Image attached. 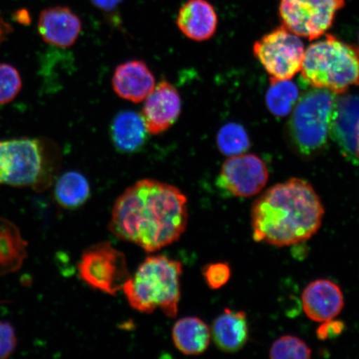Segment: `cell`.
<instances>
[{
    "mask_svg": "<svg viewBox=\"0 0 359 359\" xmlns=\"http://www.w3.org/2000/svg\"><path fill=\"white\" fill-rule=\"evenodd\" d=\"M187 197L170 184L144 179L116 201L109 224L118 239L156 252L177 241L185 232Z\"/></svg>",
    "mask_w": 359,
    "mask_h": 359,
    "instance_id": "1",
    "label": "cell"
},
{
    "mask_svg": "<svg viewBox=\"0 0 359 359\" xmlns=\"http://www.w3.org/2000/svg\"><path fill=\"white\" fill-rule=\"evenodd\" d=\"M324 215V205L311 184L290 179L269 188L254 202V240L277 247L302 243L320 230Z\"/></svg>",
    "mask_w": 359,
    "mask_h": 359,
    "instance_id": "2",
    "label": "cell"
},
{
    "mask_svg": "<svg viewBox=\"0 0 359 359\" xmlns=\"http://www.w3.org/2000/svg\"><path fill=\"white\" fill-rule=\"evenodd\" d=\"M182 272L177 260L160 255L148 257L123 286L130 306L145 313L161 309L165 316L176 318Z\"/></svg>",
    "mask_w": 359,
    "mask_h": 359,
    "instance_id": "3",
    "label": "cell"
},
{
    "mask_svg": "<svg viewBox=\"0 0 359 359\" xmlns=\"http://www.w3.org/2000/svg\"><path fill=\"white\" fill-rule=\"evenodd\" d=\"M57 156L55 147L40 139L0 141V185L44 191L55 178Z\"/></svg>",
    "mask_w": 359,
    "mask_h": 359,
    "instance_id": "4",
    "label": "cell"
},
{
    "mask_svg": "<svg viewBox=\"0 0 359 359\" xmlns=\"http://www.w3.org/2000/svg\"><path fill=\"white\" fill-rule=\"evenodd\" d=\"M300 72L313 88L344 93L359 86V48L327 34L304 51Z\"/></svg>",
    "mask_w": 359,
    "mask_h": 359,
    "instance_id": "5",
    "label": "cell"
},
{
    "mask_svg": "<svg viewBox=\"0 0 359 359\" xmlns=\"http://www.w3.org/2000/svg\"><path fill=\"white\" fill-rule=\"evenodd\" d=\"M336 93L316 88L296 103L289 122V135L295 149L304 156L318 154L331 137Z\"/></svg>",
    "mask_w": 359,
    "mask_h": 359,
    "instance_id": "6",
    "label": "cell"
},
{
    "mask_svg": "<svg viewBox=\"0 0 359 359\" xmlns=\"http://www.w3.org/2000/svg\"><path fill=\"white\" fill-rule=\"evenodd\" d=\"M81 280L102 293L116 295L131 276L125 255L109 242L89 247L78 264Z\"/></svg>",
    "mask_w": 359,
    "mask_h": 359,
    "instance_id": "7",
    "label": "cell"
},
{
    "mask_svg": "<svg viewBox=\"0 0 359 359\" xmlns=\"http://www.w3.org/2000/svg\"><path fill=\"white\" fill-rule=\"evenodd\" d=\"M253 51L271 83L290 80L302 70L304 43L299 36L283 25L255 42Z\"/></svg>",
    "mask_w": 359,
    "mask_h": 359,
    "instance_id": "8",
    "label": "cell"
},
{
    "mask_svg": "<svg viewBox=\"0 0 359 359\" xmlns=\"http://www.w3.org/2000/svg\"><path fill=\"white\" fill-rule=\"evenodd\" d=\"M345 4L346 0H280L279 15L283 26L292 33L314 40L333 26Z\"/></svg>",
    "mask_w": 359,
    "mask_h": 359,
    "instance_id": "9",
    "label": "cell"
},
{
    "mask_svg": "<svg viewBox=\"0 0 359 359\" xmlns=\"http://www.w3.org/2000/svg\"><path fill=\"white\" fill-rule=\"evenodd\" d=\"M268 180L269 170L264 161L257 155L242 154L224 161L217 186L232 196L250 197L262 191Z\"/></svg>",
    "mask_w": 359,
    "mask_h": 359,
    "instance_id": "10",
    "label": "cell"
},
{
    "mask_svg": "<svg viewBox=\"0 0 359 359\" xmlns=\"http://www.w3.org/2000/svg\"><path fill=\"white\" fill-rule=\"evenodd\" d=\"M144 101L141 116L149 134L159 135L168 131L181 114V96L168 81H161L156 85Z\"/></svg>",
    "mask_w": 359,
    "mask_h": 359,
    "instance_id": "11",
    "label": "cell"
},
{
    "mask_svg": "<svg viewBox=\"0 0 359 359\" xmlns=\"http://www.w3.org/2000/svg\"><path fill=\"white\" fill-rule=\"evenodd\" d=\"M82 29V20L69 7H50L40 13L39 33L43 41L52 46L61 48L73 46Z\"/></svg>",
    "mask_w": 359,
    "mask_h": 359,
    "instance_id": "12",
    "label": "cell"
},
{
    "mask_svg": "<svg viewBox=\"0 0 359 359\" xmlns=\"http://www.w3.org/2000/svg\"><path fill=\"white\" fill-rule=\"evenodd\" d=\"M303 309L311 320L324 323L338 316L344 306L342 290L329 280L309 283L302 294Z\"/></svg>",
    "mask_w": 359,
    "mask_h": 359,
    "instance_id": "13",
    "label": "cell"
},
{
    "mask_svg": "<svg viewBox=\"0 0 359 359\" xmlns=\"http://www.w3.org/2000/svg\"><path fill=\"white\" fill-rule=\"evenodd\" d=\"M111 83L116 95L134 103L144 101L156 86L154 74L142 60L128 61L116 67Z\"/></svg>",
    "mask_w": 359,
    "mask_h": 359,
    "instance_id": "14",
    "label": "cell"
},
{
    "mask_svg": "<svg viewBox=\"0 0 359 359\" xmlns=\"http://www.w3.org/2000/svg\"><path fill=\"white\" fill-rule=\"evenodd\" d=\"M177 26L183 35L196 42L212 39L217 32L218 16L208 0H188L180 8Z\"/></svg>",
    "mask_w": 359,
    "mask_h": 359,
    "instance_id": "15",
    "label": "cell"
},
{
    "mask_svg": "<svg viewBox=\"0 0 359 359\" xmlns=\"http://www.w3.org/2000/svg\"><path fill=\"white\" fill-rule=\"evenodd\" d=\"M359 121V96H345L337 100L331 137L348 159L355 160L356 131Z\"/></svg>",
    "mask_w": 359,
    "mask_h": 359,
    "instance_id": "16",
    "label": "cell"
},
{
    "mask_svg": "<svg viewBox=\"0 0 359 359\" xmlns=\"http://www.w3.org/2000/svg\"><path fill=\"white\" fill-rule=\"evenodd\" d=\"M210 334L215 344L222 352L234 353L241 351L249 339L246 313L224 309L214 320Z\"/></svg>",
    "mask_w": 359,
    "mask_h": 359,
    "instance_id": "17",
    "label": "cell"
},
{
    "mask_svg": "<svg viewBox=\"0 0 359 359\" xmlns=\"http://www.w3.org/2000/svg\"><path fill=\"white\" fill-rule=\"evenodd\" d=\"M110 134L116 149L123 154H135L144 147L149 133L141 114L124 111L112 121Z\"/></svg>",
    "mask_w": 359,
    "mask_h": 359,
    "instance_id": "18",
    "label": "cell"
},
{
    "mask_svg": "<svg viewBox=\"0 0 359 359\" xmlns=\"http://www.w3.org/2000/svg\"><path fill=\"white\" fill-rule=\"evenodd\" d=\"M210 330L197 317H187L178 320L172 329V340L179 352L187 356L203 353L210 346Z\"/></svg>",
    "mask_w": 359,
    "mask_h": 359,
    "instance_id": "19",
    "label": "cell"
},
{
    "mask_svg": "<svg viewBox=\"0 0 359 359\" xmlns=\"http://www.w3.org/2000/svg\"><path fill=\"white\" fill-rule=\"evenodd\" d=\"M27 242L15 224L0 217V275L15 273L27 258Z\"/></svg>",
    "mask_w": 359,
    "mask_h": 359,
    "instance_id": "20",
    "label": "cell"
},
{
    "mask_svg": "<svg viewBox=\"0 0 359 359\" xmlns=\"http://www.w3.org/2000/svg\"><path fill=\"white\" fill-rule=\"evenodd\" d=\"M55 199L61 208L75 210L83 205L91 195L86 177L77 172L62 174L55 187Z\"/></svg>",
    "mask_w": 359,
    "mask_h": 359,
    "instance_id": "21",
    "label": "cell"
},
{
    "mask_svg": "<svg viewBox=\"0 0 359 359\" xmlns=\"http://www.w3.org/2000/svg\"><path fill=\"white\" fill-rule=\"evenodd\" d=\"M299 98L297 85L290 80L271 83L266 93V104L271 114L285 116L294 109Z\"/></svg>",
    "mask_w": 359,
    "mask_h": 359,
    "instance_id": "22",
    "label": "cell"
},
{
    "mask_svg": "<svg viewBox=\"0 0 359 359\" xmlns=\"http://www.w3.org/2000/svg\"><path fill=\"white\" fill-rule=\"evenodd\" d=\"M217 142L219 151L229 156L245 154L250 146L245 129L236 123H227L219 129Z\"/></svg>",
    "mask_w": 359,
    "mask_h": 359,
    "instance_id": "23",
    "label": "cell"
},
{
    "mask_svg": "<svg viewBox=\"0 0 359 359\" xmlns=\"http://www.w3.org/2000/svg\"><path fill=\"white\" fill-rule=\"evenodd\" d=\"M311 354L312 350L304 341L292 335L280 337L269 349L272 359H308Z\"/></svg>",
    "mask_w": 359,
    "mask_h": 359,
    "instance_id": "24",
    "label": "cell"
},
{
    "mask_svg": "<svg viewBox=\"0 0 359 359\" xmlns=\"http://www.w3.org/2000/svg\"><path fill=\"white\" fill-rule=\"evenodd\" d=\"M22 88L19 72L7 64H0V104H6L17 97Z\"/></svg>",
    "mask_w": 359,
    "mask_h": 359,
    "instance_id": "25",
    "label": "cell"
},
{
    "mask_svg": "<svg viewBox=\"0 0 359 359\" xmlns=\"http://www.w3.org/2000/svg\"><path fill=\"white\" fill-rule=\"evenodd\" d=\"M202 275L210 289L219 290L230 280L231 269L227 263H212L206 264Z\"/></svg>",
    "mask_w": 359,
    "mask_h": 359,
    "instance_id": "26",
    "label": "cell"
},
{
    "mask_svg": "<svg viewBox=\"0 0 359 359\" xmlns=\"http://www.w3.org/2000/svg\"><path fill=\"white\" fill-rule=\"evenodd\" d=\"M17 339L15 329L8 322L0 321V359H6L15 352Z\"/></svg>",
    "mask_w": 359,
    "mask_h": 359,
    "instance_id": "27",
    "label": "cell"
},
{
    "mask_svg": "<svg viewBox=\"0 0 359 359\" xmlns=\"http://www.w3.org/2000/svg\"><path fill=\"white\" fill-rule=\"evenodd\" d=\"M344 329L345 325L342 321L331 320L318 327L317 336L321 340L334 339L342 334Z\"/></svg>",
    "mask_w": 359,
    "mask_h": 359,
    "instance_id": "28",
    "label": "cell"
},
{
    "mask_svg": "<svg viewBox=\"0 0 359 359\" xmlns=\"http://www.w3.org/2000/svg\"><path fill=\"white\" fill-rule=\"evenodd\" d=\"M121 1L122 0H91L94 6L105 11L114 10Z\"/></svg>",
    "mask_w": 359,
    "mask_h": 359,
    "instance_id": "29",
    "label": "cell"
},
{
    "mask_svg": "<svg viewBox=\"0 0 359 359\" xmlns=\"http://www.w3.org/2000/svg\"><path fill=\"white\" fill-rule=\"evenodd\" d=\"M13 27L0 16V46L6 41L8 36L13 33Z\"/></svg>",
    "mask_w": 359,
    "mask_h": 359,
    "instance_id": "30",
    "label": "cell"
},
{
    "mask_svg": "<svg viewBox=\"0 0 359 359\" xmlns=\"http://www.w3.org/2000/svg\"><path fill=\"white\" fill-rule=\"evenodd\" d=\"M15 20L16 21L20 22V24H29L30 18L29 13L27 12L25 10H21L15 13Z\"/></svg>",
    "mask_w": 359,
    "mask_h": 359,
    "instance_id": "31",
    "label": "cell"
},
{
    "mask_svg": "<svg viewBox=\"0 0 359 359\" xmlns=\"http://www.w3.org/2000/svg\"><path fill=\"white\" fill-rule=\"evenodd\" d=\"M356 156L357 159L359 161V121L356 131Z\"/></svg>",
    "mask_w": 359,
    "mask_h": 359,
    "instance_id": "32",
    "label": "cell"
}]
</instances>
